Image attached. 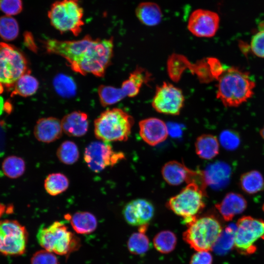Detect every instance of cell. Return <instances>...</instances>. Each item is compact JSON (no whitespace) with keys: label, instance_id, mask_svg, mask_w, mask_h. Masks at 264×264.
I'll return each mask as SVG.
<instances>
[{"label":"cell","instance_id":"obj_38","mask_svg":"<svg viewBox=\"0 0 264 264\" xmlns=\"http://www.w3.org/2000/svg\"><path fill=\"white\" fill-rule=\"evenodd\" d=\"M31 264H59L55 254L46 250L36 252L31 259Z\"/></svg>","mask_w":264,"mask_h":264},{"label":"cell","instance_id":"obj_12","mask_svg":"<svg viewBox=\"0 0 264 264\" xmlns=\"http://www.w3.org/2000/svg\"><path fill=\"white\" fill-rule=\"evenodd\" d=\"M184 103L182 90L170 83L164 82L156 87L152 105L158 112L177 115L179 114Z\"/></svg>","mask_w":264,"mask_h":264},{"label":"cell","instance_id":"obj_32","mask_svg":"<svg viewBox=\"0 0 264 264\" xmlns=\"http://www.w3.org/2000/svg\"><path fill=\"white\" fill-rule=\"evenodd\" d=\"M57 156L61 162L65 164H73L79 158V152L78 147L73 141H65L58 148Z\"/></svg>","mask_w":264,"mask_h":264},{"label":"cell","instance_id":"obj_22","mask_svg":"<svg viewBox=\"0 0 264 264\" xmlns=\"http://www.w3.org/2000/svg\"><path fill=\"white\" fill-rule=\"evenodd\" d=\"M65 218L70 220L73 230L78 234H87L93 232L97 226L95 217L88 212H77L73 215L66 214Z\"/></svg>","mask_w":264,"mask_h":264},{"label":"cell","instance_id":"obj_25","mask_svg":"<svg viewBox=\"0 0 264 264\" xmlns=\"http://www.w3.org/2000/svg\"><path fill=\"white\" fill-rule=\"evenodd\" d=\"M240 182L242 189L248 194H254L264 190V178L258 171L243 174L241 176Z\"/></svg>","mask_w":264,"mask_h":264},{"label":"cell","instance_id":"obj_9","mask_svg":"<svg viewBox=\"0 0 264 264\" xmlns=\"http://www.w3.org/2000/svg\"><path fill=\"white\" fill-rule=\"evenodd\" d=\"M264 240V220L245 216L236 224L234 247L240 254L250 255L257 250L256 242Z\"/></svg>","mask_w":264,"mask_h":264},{"label":"cell","instance_id":"obj_21","mask_svg":"<svg viewBox=\"0 0 264 264\" xmlns=\"http://www.w3.org/2000/svg\"><path fill=\"white\" fill-rule=\"evenodd\" d=\"M151 77V74L146 70L137 67L122 83L120 88L126 97H134L139 93L143 84L148 83Z\"/></svg>","mask_w":264,"mask_h":264},{"label":"cell","instance_id":"obj_37","mask_svg":"<svg viewBox=\"0 0 264 264\" xmlns=\"http://www.w3.org/2000/svg\"><path fill=\"white\" fill-rule=\"evenodd\" d=\"M23 9L22 0H0V10L5 15L14 16L20 14Z\"/></svg>","mask_w":264,"mask_h":264},{"label":"cell","instance_id":"obj_1","mask_svg":"<svg viewBox=\"0 0 264 264\" xmlns=\"http://www.w3.org/2000/svg\"><path fill=\"white\" fill-rule=\"evenodd\" d=\"M46 51L64 58L72 70L85 75L104 76L113 56V38L93 39L88 35L78 40L49 39L43 42Z\"/></svg>","mask_w":264,"mask_h":264},{"label":"cell","instance_id":"obj_27","mask_svg":"<svg viewBox=\"0 0 264 264\" xmlns=\"http://www.w3.org/2000/svg\"><path fill=\"white\" fill-rule=\"evenodd\" d=\"M69 180L60 173L49 174L46 177L44 187L46 192L51 196H57L65 192L69 186Z\"/></svg>","mask_w":264,"mask_h":264},{"label":"cell","instance_id":"obj_40","mask_svg":"<svg viewBox=\"0 0 264 264\" xmlns=\"http://www.w3.org/2000/svg\"><path fill=\"white\" fill-rule=\"evenodd\" d=\"M213 261L209 251H198L191 256L190 264H212Z\"/></svg>","mask_w":264,"mask_h":264},{"label":"cell","instance_id":"obj_23","mask_svg":"<svg viewBox=\"0 0 264 264\" xmlns=\"http://www.w3.org/2000/svg\"><path fill=\"white\" fill-rule=\"evenodd\" d=\"M135 15L144 25L149 26L158 24L162 18V12L159 6L153 2H143L135 9Z\"/></svg>","mask_w":264,"mask_h":264},{"label":"cell","instance_id":"obj_31","mask_svg":"<svg viewBox=\"0 0 264 264\" xmlns=\"http://www.w3.org/2000/svg\"><path fill=\"white\" fill-rule=\"evenodd\" d=\"M98 94L100 103L104 107L115 104L126 97L120 88L106 85L99 86Z\"/></svg>","mask_w":264,"mask_h":264},{"label":"cell","instance_id":"obj_18","mask_svg":"<svg viewBox=\"0 0 264 264\" xmlns=\"http://www.w3.org/2000/svg\"><path fill=\"white\" fill-rule=\"evenodd\" d=\"M61 121L54 117L39 119L34 128L35 138L40 142L51 143L59 139L63 134Z\"/></svg>","mask_w":264,"mask_h":264},{"label":"cell","instance_id":"obj_41","mask_svg":"<svg viewBox=\"0 0 264 264\" xmlns=\"http://www.w3.org/2000/svg\"><path fill=\"white\" fill-rule=\"evenodd\" d=\"M3 103L2 98L0 97V115L1 114L3 109Z\"/></svg>","mask_w":264,"mask_h":264},{"label":"cell","instance_id":"obj_10","mask_svg":"<svg viewBox=\"0 0 264 264\" xmlns=\"http://www.w3.org/2000/svg\"><path fill=\"white\" fill-rule=\"evenodd\" d=\"M28 233L25 227L13 220H0V253L17 256L26 251Z\"/></svg>","mask_w":264,"mask_h":264},{"label":"cell","instance_id":"obj_29","mask_svg":"<svg viewBox=\"0 0 264 264\" xmlns=\"http://www.w3.org/2000/svg\"><path fill=\"white\" fill-rule=\"evenodd\" d=\"M2 170L4 175L10 178H17L22 175L25 170V164L22 158L11 155L2 162Z\"/></svg>","mask_w":264,"mask_h":264},{"label":"cell","instance_id":"obj_30","mask_svg":"<svg viewBox=\"0 0 264 264\" xmlns=\"http://www.w3.org/2000/svg\"><path fill=\"white\" fill-rule=\"evenodd\" d=\"M150 242L145 233L140 231L132 233L127 242L129 251L132 254L141 255L146 253L150 248Z\"/></svg>","mask_w":264,"mask_h":264},{"label":"cell","instance_id":"obj_15","mask_svg":"<svg viewBox=\"0 0 264 264\" xmlns=\"http://www.w3.org/2000/svg\"><path fill=\"white\" fill-rule=\"evenodd\" d=\"M161 173L167 183L171 185L177 186L184 182L188 184L196 181L199 176L200 171L190 170L183 163L172 160L163 165Z\"/></svg>","mask_w":264,"mask_h":264},{"label":"cell","instance_id":"obj_2","mask_svg":"<svg viewBox=\"0 0 264 264\" xmlns=\"http://www.w3.org/2000/svg\"><path fill=\"white\" fill-rule=\"evenodd\" d=\"M255 86L249 73L229 67L218 77L217 97L226 107H237L252 96Z\"/></svg>","mask_w":264,"mask_h":264},{"label":"cell","instance_id":"obj_8","mask_svg":"<svg viewBox=\"0 0 264 264\" xmlns=\"http://www.w3.org/2000/svg\"><path fill=\"white\" fill-rule=\"evenodd\" d=\"M205 196V190L193 182L188 183L178 194L171 198L166 205L175 214L182 217L187 224L204 208Z\"/></svg>","mask_w":264,"mask_h":264},{"label":"cell","instance_id":"obj_34","mask_svg":"<svg viewBox=\"0 0 264 264\" xmlns=\"http://www.w3.org/2000/svg\"><path fill=\"white\" fill-rule=\"evenodd\" d=\"M53 85L57 92L64 97H72L76 93L75 83L66 75L60 74L56 76L54 79Z\"/></svg>","mask_w":264,"mask_h":264},{"label":"cell","instance_id":"obj_36","mask_svg":"<svg viewBox=\"0 0 264 264\" xmlns=\"http://www.w3.org/2000/svg\"><path fill=\"white\" fill-rule=\"evenodd\" d=\"M220 142L224 149L233 151L239 147L240 144V137L234 131L225 130L220 134Z\"/></svg>","mask_w":264,"mask_h":264},{"label":"cell","instance_id":"obj_39","mask_svg":"<svg viewBox=\"0 0 264 264\" xmlns=\"http://www.w3.org/2000/svg\"><path fill=\"white\" fill-rule=\"evenodd\" d=\"M250 47L255 55L264 58V30H261L253 36Z\"/></svg>","mask_w":264,"mask_h":264},{"label":"cell","instance_id":"obj_3","mask_svg":"<svg viewBox=\"0 0 264 264\" xmlns=\"http://www.w3.org/2000/svg\"><path fill=\"white\" fill-rule=\"evenodd\" d=\"M134 123L131 115L119 108L108 109L94 120L95 137L104 142L126 141Z\"/></svg>","mask_w":264,"mask_h":264},{"label":"cell","instance_id":"obj_19","mask_svg":"<svg viewBox=\"0 0 264 264\" xmlns=\"http://www.w3.org/2000/svg\"><path fill=\"white\" fill-rule=\"evenodd\" d=\"M215 206L223 220L228 221L245 210L247 202L241 195L231 192L226 194L221 201Z\"/></svg>","mask_w":264,"mask_h":264},{"label":"cell","instance_id":"obj_28","mask_svg":"<svg viewBox=\"0 0 264 264\" xmlns=\"http://www.w3.org/2000/svg\"><path fill=\"white\" fill-rule=\"evenodd\" d=\"M177 243L176 234L170 230H163L155 235L153 239V244L155 249L162 254L172 252Z\"/></svg>","mask_w":264,"mask_h":264},{"label":"cell","instance_id":"obj_7","mask_svg":"<svg viewBox=\"0 0 264 264\" xmlns=\"http://www.w3.org/2000/svg\"><path fill=\"white\" fill-rule=\"evenodd\" d=\"M27 73L30 71L24 54L13 45L0 43V94L5 88L13 89L17 80Z\"/></svg>","mask_w":264,"mask_h":264},{"label":"cell","instance_id":"obj_11","mask_svg":"<svg viewBox=\"0 0 264 264\" xmlns=\"http://www.w3.org/2000/svg\"><path fill=\"white\" fill-rule=\"evenodd\" d=\"M109 142L94 141L86 148L84 158L88 166L98 173L106 167L113 166L125 158L122 152H115Z\"/></svg>","mask_w":264,"mask_h":264},{"label":"cell","instance_id":"obj_6","mask_svg":"<svg viewBox=\"0 0 264 264\" xmlns=\"http://www.w3.org/2000/svg\"><path fill=\"white\" fill-rule=\"evenodd\" d=\"M50 24L61 33L69 32L78 36L84 25V10L79 0H58L47 12Z\"/></svg>","mask_w":264,"mask_h":264},{"label":"cell","instance_id":"obj_14","mask_svg":"<svg viewBox=\"0 0 264 264\" xmlns=\"http://www.w3.org/2000/svg\"><path fill=\"white\" fill-rule=\"evenodd\" d=\"M122 214L129 224L140 227L149 224L154 216V208L148 200L137 198L126 204Z\"/></svg>","mask_w":264,"mask_h":264},{"label":"cell","instance_id":"obj_33","mask_svg":"<svg viewBox=\"0 0 264 264\" xmlns=\"http://www.w3.org/2000/svg\"><path fill=\"white\" fill-rule=\"evenodd\" d=\"M19 33V26L15 19L7 15L0 17V36L3 40L13 41L18 37Z\"/></svg>","mask_w":264,"mask_h":264},{"label":"cell","instance_id":"obj_42","mask_svg":"<svg viewBox=\"0 0 264 264\" xmlns=\"http://www.w3.org/2000/svg\"><path fill=\"white\" fill-rule=\"evenodd\" d=\"M260 134L262 137L264 139V127L260 131Z\"/></svg>","mask_w":264,"mask_h":264},{"label":"cell","instance_id":"obj_35","mask_svg":"<svg viewBox=\"0 0 264 264\" xmlns=\"http://www.w3.org/2000/svg\"><path fill=\"white\" fill-rule=\"evenodd\" d=\"M235 230L236 225H229L224 230H223L213 248L217 253L220 254L225 253L234 247Z\"/></svg>","mask_w":264,"mask_h":264},{"label":"cell","instance_id":"obj_13","mask_svg":"<svg viewBox=\"0 0 264 264\" xmlns=\"http://www.w3.org/2000/svg\"><path fill=\"white\" fill-rule=\"evenodd\" d=\"M219 23L220 17L217 13L210 10L198 9L191 14L187 28L196 37L210 38L216 34Z\"/></svg>","mask_w":264,"mask_h":264},{"label":"cell","instance_id":"obj_4","mask_svg":"<svg viewBox=\"0 0 264 264\" xmlns=\"http://www.w3.org/2000/svg\"><path fill=\"white\" fill-rule=\"evenodd\" d=\"M186 225L183 239L196 251L212 250L223 230L220 222L211 215L197 217Z\"/></svg>","mask_w":264,"mask_h":264},{"label":"cell","instance_id":"obj_20","mask_svg":"<svg viewBox=\"0 0 264 264\" xmlns=\"http://www.w3.org/2000/svg\"><path fill=\"white\" fill-rule=\"evenodd\" d=\"M63 131L67 135L81 137L87 132L88 128V115L81 111L71 112L61 120Z\"/></svg>","mask_w":264,"mask_h":264},{"label":"cell","instance_id":"obj_17","mask_svg":"<svg viewBox=\"0 0 264 264\" xmlns=\"http://www.w3.org/2000/svg\"><path fill=\"white\" fill-rule=\"evenodd\" d=\"M202 174L206 186L214 190H220L228 184L231 169L226 163L218 161L208 165Z\"/></svg>","mask_w":264,"mask_h":264},{"label":"cell","instance_id":"obj_24","mask_svg":"<svg viewBox=\"0 0 264 264\" xmlns=\"http://www.w3.org/2000/svg\"><path fill=\"white\" fill-rule=\"evenodd\" d=\"M195 146L197 154L202 159H211L219 154V141L212 134H204L199 136L196 139Z\"/></svg>","mask_w":264,"mask_h":264},{"label":"cell","instance_id":"obj_26","mask_svg":"<svg viewBox=\"0 0 264 264\" xmlns=\"http://www.w3.org/2000/svg\"><path fill=\"white\" fill-rule=\"evenodd\" d=\"M39 87L37 79L27 73L21 76L16 82L11 94L12 97L18 95L23 97H28L33 95Z\"/></svg>","mask_w":264,"mask_h":264},{"label":"cell","instance_id":"obj_16","mask_svg":"<svg viewBox=\"0 0 264 264\" xmlns=\"http://www.w3.org/2000/svg\"><path fill=\"white\" fill-rule=\"evenodd\" d=\"M139 134L148 144L154 146L165 141L168 135V128L162 120L150 117L139 123Z\"/></svg>","mask_w":264,"mask_h":264},{"label":"cell","instance_id":"obj_5","mask_svg":"<svg viewBox=\"0 0 264 264\" xmlns=\"http://www.w3.org/2000/svg\"><path fill=\"white\" fill-rule=\"evenodd\" d=\"M37 239L45 250L59 255L68 256L81 245L80 239L68 230L64 222L60 221L47 226H41Z\"/></svg>","mask_w":264,"mask_h":264}]
</instances>
